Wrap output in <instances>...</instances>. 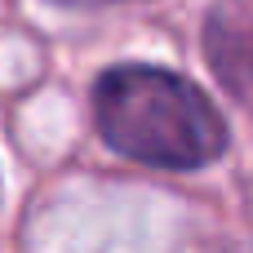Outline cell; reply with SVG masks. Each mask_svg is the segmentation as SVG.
Segmentation results:
<instances>
[{"instance_id": "1", "label": "cell", "mask_w": 253, "mask_h": 253, "mask_svg": "<svg viewBox=\"0 0 253 253\" xmlns=\"http://www.w3.org/2000/svg\"><path fill=\"white\" fill-rule=\"evenodd\" d=\"M93 120L111 151L151 169H205L227 151V120L200 84L165 67H111L93 84Z\"/></svg>"}, {"instance_id": "2", "label": "cell", "mask_w": 253, "mask_h": 253, "mask_svg": "<svg viewBox=\"0 0 253 253\" xmlns=\"http://www.w3.org/2000/svg\"><path fill=\"white\" fill-rule=\"evenodd\" d=\"M209 58H213L222 80H240V76L253 80V13L249 18L227 13V9L213 13V22H209Z\"/></svg>"}, {"instance_id": "3", "label": "cell", "mask_w": 253, "mask_h": 253, "mask_svg": "<svg viewBox=\"0 0 253 253\" xmlns=\"http://www.w3.org/2000/svg\"><path fill=\"white\" fill-rule=\"evenodd\" d=\"M53 4H71V9H98V4H120V0H53Z\"/></svg>"}]
</instances>
